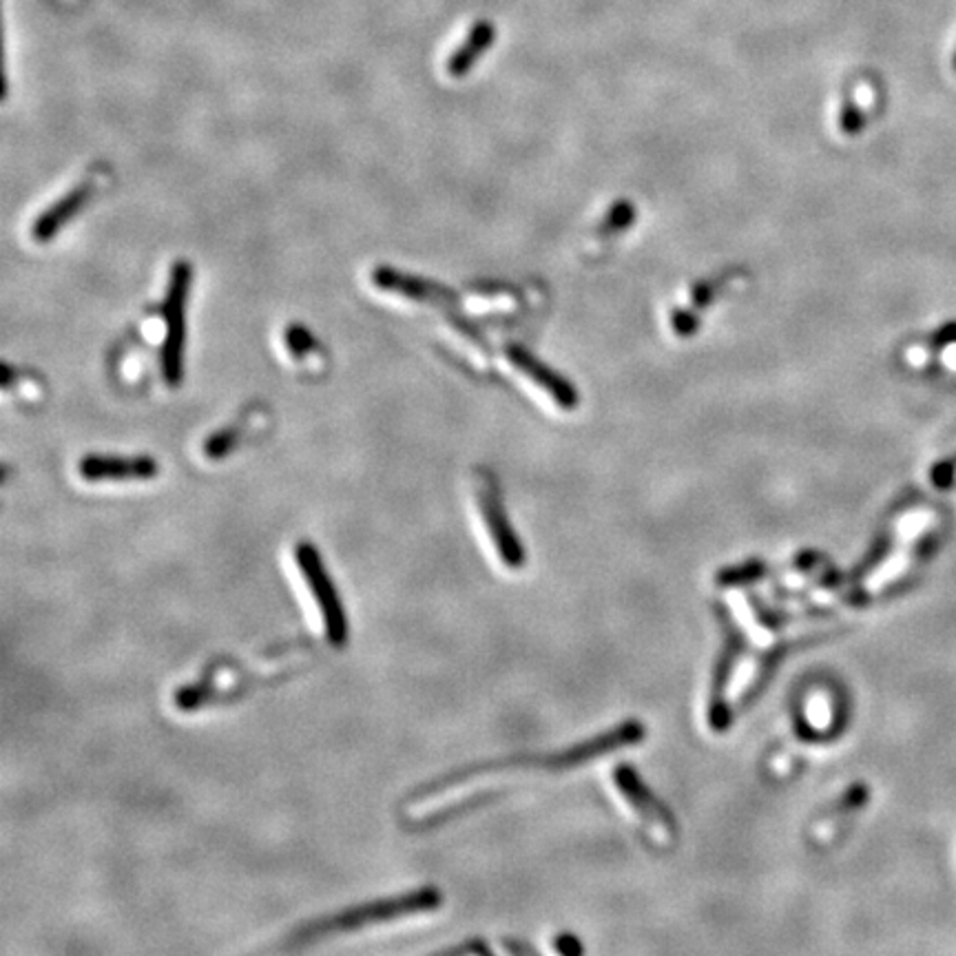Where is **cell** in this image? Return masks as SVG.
<instances>
[{"instance_id":"cell-1","label":"cell","mask_w":956,"mask_h":956,"mask_svg":"<svg viewBox=\"0 0 956 956\" xmlns=\"http://www.w3.org/2000/svg\"><path fill=\"white\" fill-rule=\"evenodd\" d=\"M441 904H443L441 891L426 886V888H419L413 893H404V895L387 897V899H381L374 904L348 908L339 915L326 917L322 921H316V923L299 930L297 941H312V939L326 936L333 932H352V930H361V928L374 925V923H385V921H392L398 917L432 912V910H439Z\"/></svg>"},{"instance_id":"cell-2","label":"cell","mask_w":956,"mask_h":956,"mask_svg":"<svg viewBox=\"0 0 956 956\" xmlns=\"http://www.w3.org/2000/svg\"><path fill=\"white\" fill-rule=\"evenodd\" d=\"M193 282V268L189 262H176L171 266L169 286L163 303L167 337L159 350L163 377L171 387H178L184 377V346H187V303Z\"/></svg>"},{"instance_id":"cell-3","label":"cell","mask_w":956,"mask_h":956,"mask_svg":"<svg viewBox=\"0 0 956 956\" xmlns=\"http://www.w3.org/2000/svg\"><path fill=\"white\" fill-rule=\"evenodd\" d=\"M292 555H295L297 570L303 576L319 613H322V622H324L328 643L333 647H344L348 643V633H350L348 616H346V609L342 605V596H339V591H337V587H335V583L324 565L322 553L316 551V547L312 542L301 540L295 545Z\"/></svg>"},{"instance_id":"cell-4","label":"cell","mask_w":956,"mask_h":956,"mask_svg":"<svg viewBox=\"0 0 956 956\" xmlns=\"http://www.w3.org/2000/svg\"><path fill=\"white\" fill-rule=\"evenodd\" d=\"M476 501H478V507H481V516H483L488 536L494 545L499 561L507 570H521L525 563V551H523L518 536L514 534V527L510 525L499 486L494 481H490V478H483L481 488L476 490Z\"/></svg>"},{"instance_id":"cell-5","label":"cell","mask_w":956,"mask_h":956,"mask_svg":"<svg viewBox=\"0 0 956 956\" xmlns=\"http://www.w3.org/2000/svg\"><path fill=\"white\" fill-rule=\"evenodd\" d=\"M613 781H616L618 790L624 794V802L631 806L635 817L641 820V824L645 826V830H649V835L658 844H665V846L671 844V839L676 835V822L671 820L667 809L645 788L641 777H635V773L631 768L622 766L613 773Z\"/></svg>"},{"instance_id":"cell-6","label":"cell","mask_w":956,"mask_h":956,"mask_svg":"<svg viewBox=\"0 0 956 956\" xmlns=\"http://www.w3.org/2000/svg\"><path fill=\"white\" fill-rule=\"evenodd\" d=\"M159 465L153 456H120V454H85L77 463V474L89 483L116 481H151Z\"/></svg>"},{"instance_id":"cell-7","label":"cell","mask_w":956,"mask_h":956,"mask_svg":"<svg viewBox=\"0 0 956 956\" xmlns=\"http://www.w3.org/2000/svg\"><path fill=\"white\" fill-rule=\"evenodd\" d=\"M372 284L379 290L385 292H394L398 297H408L415 301H423V303H450L454 301V292L450 288H445L443 284H437L432 279L413 275V273H404L392 266H379L372 271Z\"/></svg>"},{"instance_id":"cell-8","label":"cell","mask_w":956,"mask_h":956,"mask_svg":"<svg viewBox=\"0 0 956 956\" xmlns=\"http://www.w3.org/2000/svg\"><path fill=\"white\" fill-rule=\"evenodd\" d=\"M507 359L525 377H529L538 387H542L563 410H574L578 406V392H576V387L567 379H563L561 374H555L551 368H547L542 361H538L525 348L507 346Z\"/></svg>"},{"instance_id":"cell-9","label":"cell","mask_w":956,"mask_h":956,"mask_svg":"<svg viewBox=\"0 0 956 956\" xmlns=\"http://www.w3.org/2000/svg\"><path fill=\"white\" fill-rule=\"evenodd\" d=\"M94 195V184L92 182H83L73 187L71 191H67L60 200H56L51 206H47L40 217L32 224V237L36 242L45 244L51 242V239L73 219L77 217V213L85 208V204L92 200Z\"/></svg>"},{"instance_id":"cell-10","label":"cell","mask_w":956,"mask_h":956,"mask_svg":"<svg viewBox=\"0 0 956 956\" xmlns=\"http://www.w3.org/2000/svg\"><path fill=\"white\" fill-rule=\"evenodd\" d=\"M497 29L490 21H478L467 38L454 49V53L447 60V73L452 77H463L471 71V67L483 58V53L494 45Z\"/></svg>"},{"instance_id":"cell-11","label":"cell","mask_w":956,"mask_h":956,"mask_svg":"<svg viewBox=\"0 0 956 956\" xmlns=\"http://www.w3.org/2000/svg\"><path fill=\"white\" fill-rule=\"evenodd\" d=\"M244 437V428L242 426H226L222 430H217L215 434H211L204 441V456L211 461H222L226 458L230 452H235V447L239 445Z\"/></svg>"},{"instance_id":"cell-12","label":"cell","mask_w":956,"mask_h":956,"mask_svg":"<svg viewBox=\"0 0 956 956\" xmlns=\"http://www.w3.org/2000/svg\"><path fill=\"white\" fill-rule=\"evenodd\" d=\"M213 695V686L208 682V678H204L202 682H193L184 689H180L176 693V704L180 706V710H195L202 704H206Z\"/></svg>"},{"instance_id":"cell-13","label":"cell","mask_w":956,"mask_h":956,"mask_svg":"<svg viewBox=\"0 0 956 956\" xmlns=\"http://www.w3.org/2000/svg\"><path fill=\"white\" fill-rule=\"evenodd\" d=\"M284 342H286L288 352H290L295 359H303V357H308V355L316 348V339H314V335H312L306 326H299V324L288 326V331H286V335H284Z\"/></svg>"},{"instance_id":"cell-14","label":"cell","mask_w":956,"mask_h":956,"mask_svg":"<svg viewBox=\"0 0 956 956\" xmlns=\"http://www.w3.org/2000/svg\"><path fill=\"white\" fill-rule=\"evenodd\" d=\"M633 217H635L633 206L626 200H620V202H616L609 208L605 222L600 224V230L602 232H620V230H624L633 222Z\"/></svg>"},{"instance_id":"cell-15","label":"cell","mask_w":956,"mask_h":956,"mask_svg":"<svg viewBox=\"0 0 956 956\" xmlns=\"http://www.w3.org/2000/svg\"><path fill=\"white\" fill-rule=\"evenodd\" d=\"M839 129H841V133H846V135H857V133L863 129V113H861V109H859L852 100H846V103L841 105V111H839Z\"/></svg>"},{"instance_id":"cell-16","label":"cell","mask_w":956,"mask_h":956,"mask_svg":"<svg viewBox=\"0 0 956 956\" xmlns=\"http://www.w3.org/2000/svg\"><path fill=\"white\" fill-rule=\"evenodd\" d=\"M697 326H700V319H697V314H695L693 310H684V308H680V310H676V312L671 314V328H673L680 337H689V335H693V333L697 331Z\"/></svg>"},{"instance_id":"cell-17","label":"cell","mask_w":956,"mask_h":956,"mask_svg":"<svg viewBox=\"0 0 956 956\" xmlns=\"http://www.w3.org/2000/svg\"><path fill=\"white\" fill-rule=\"evenodd\" d=\"M710 297H713V288H710L708 284H700V286L693 290V301H695L697 306H706V303H710Z\"/></svg>"},{"instance_id":"cell-18","label":"cell","mask_w":956,"mask_h":956,"mask_svg":"<svg viewBox=\"0 0 956 956\" xmlns=\"http://www.w3.org/2000/svg\"><path fill=\"white\" fill-rule=\"evenodd\" d=\"M952 67H954V71H956V51H954V60H952Z\"/></svg>"}]
</instances>
